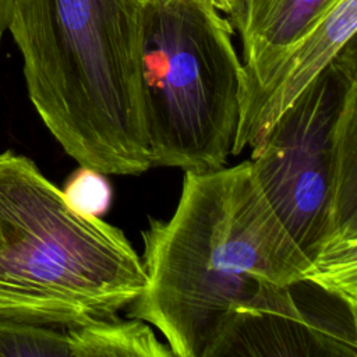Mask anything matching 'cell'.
I'll list each match as a JSON object with an SVG mask.
<instances>
[{"label":"cell","instance_id":"7a4b0ae2","mask_svg":"<svg viewBox=\"0 0 357 357\" xmlns=\"http://www.w3.org/2000/svg\"><path fill=\"white\" fill-rule=\"evenodd\" d=\"M32 105L79 166L152 167L142 100L145 0H13Z\"/></svg>","mask_w":357,"mask_h":357},{"label":"cell","instance_id":"8fae6325","mask_svg":"<svg viewBox=\"0 0 357 357\" xmlns=\"http://www.w3.org/2000/svg\"><path fill=\"white\" fill-rule=\"evenodd\" d=\"M211 1L219 11H222L226 15H229L233 11V8L237 3V0H211Z\"/></svg>","mask_w":357,"mask_h":357},{"label":"cell","instance_id":"277c9868","mask_svg":"<svg viewBox=\"0 0 357 357\" xmlns=\"http://www.w3.org/2000/svg\"><path fill=\"white\" fill-rule=\"evenodd\" d=\"M251 148L252 174L310 280L357 305L356 38Z\"/></svg>","mask_w":357,"mask_h":357},{"label":"cell","instance_id":"8992f818","mask_svg":"<svg viewBox=\"0 0 357 357\" xmlns=\"http://www.w3.org/2000/svg\"><path fill=\"white\" fill-rule=\"evenodd\" d=\"M357 0H332L291 43L244 67L233 155L257 144L278 117L356 38Z\"/></svg>","mask_w":357,"mask_h":357},{"label":"cell","instance_id":"5b68a950","mask_svg":"<svg viewBox=\"0 0 357 357\" xmlns=\"http://www.w3.org/2000/svg\"><path fill=\"white\" fill-rule=\"evenodd\" d=\"M233 35L211 0H145L142 100L152 166L201 173L233 155L244 85Z\"/></svg>","mask_w":357,"mask_h":357},{"label":"cell","instance_id":"52a82bcc","mask_svg":"<svg viewBox=\"0 0 357 357\" xmlns=\"http://www.w3.org/2000/svg\"><path fill=\"white\" fill-rule=\"evenodd\" d=\"M332 0H237L227 15L238 33L243 66H254L296 40Z\"/></svg>","mask_w":357,"mask_h":357},{"label":"cell","instance_id":"9c48e42d","mask_svg":"<svg viewBox=\"0 0 357 357\" xmlns=\"http://www.w3.org/2000/svg\"><path fill=\"white\" fill-rule=\"evenodd\" d=\"M61 194L71 209L85 216L102 218L113 201V188L106 174L86 166L70 174Z\"/></svg>","mask_w":357,"mask_h":357},{"label":"cell","instance_id":"ba28073f","mask_svg":"<svg viewBox=\"0 0 357 357\" xmlns=\"http://www.w3.org/2000/svg\"><path fill=\"white\" fill-rule=\"evenodd\" d=\"M71 356L68 325L50 326L0 319V357Z\"/></svg>","mask_w":357,"mask_h":357},{"label":"cell","instance_id":"3957f363","mask_svg":"<svg viewBox=\"0 0 357 357\" xmlns=\"http://www.w3.org/2000/svg\"><path fill=\"white\" fill-rule=\"evenodd\" d=\"M0 319L66 326L116 315L144 290L126 234L68 206L26 156L0 153Z\"/></svg>","mask_w":357,"mask_h":357},{"label":"cell","instance_id":"30bf717a","mask_svg":"<svg viewBox=\"0 0 357 357\" xmlns=\"http://www.w3.org/2000/svg\"><path fill=\"white\" fill-rule=\"evenodd\" d=\"M11 10H13V0H0V42L4 32L8 29L10 20H11Z\"/></svg>","mask_w":357,"mask_h":357},{"label":"cell","instance_id":"7c38bea8","mask_svg":"<svg viewBox=\"0 0 357 357\" xmlns=\"http://www.w3.org/2000/svg\"><path fill=\"white\" fill-rule=\"evenodd\" d=\"M3 244H4V240H3V236H1V231H0V255H1V251H3Z\"/></svg>","mask_w":357,"mask_h":357},{"label":"cell","instance_id":"6da1fadb","mask_svg":"<svg viewBox=\"0 0 357 357\" xmlns=\"http://www.w3.org/2000/svg\"><path fill=\"white\" fill-rule=\"evenodd\" d=\"M146 284L127 318L153 325L176 357H223L280 287L311 266L258 185L250 160L184 172L174 212L142 231Z\"/></svg>","mask_w":357,"mask_h":357}]
</instances>
